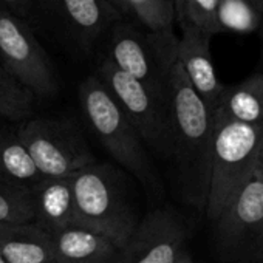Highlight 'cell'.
Instances as JSON below:
<instances>
[{
    "instance_id": "1",
    "label": "cell",
    "mask_w": 263,
    "mask_h": 263,
    "mask_svg": "<svg viewBox=\"0 0 263 263\" xmlns=\"http://www.w3.org/2000/svg\"><path fill=\"white\" fill-rule=\"evenodd\" d=\"M167 105L172 151L184 200L204 212L211 177L214 118L177 61L169 73Z\"/></svg>"
},
{
    "instance_id": "2",
    "label": "cell",
    "mask_w": 263,
    "mask_h": 263,
    "mask_svg": "<svg viewBox=\"0 0 263 263\" xmlns=\"http://www.w3.org/2000/svg\"><path fill=\"white\" fill-rule=\"evenodd\" d=\"M214 118L211 177L204 214L214 221L240 187L260 167L263 130Z\"/></svg>"
},
{
    "instance_id": "3",
    "label": "cell",
    "mask_w": 263,
    "mask_h": 263,
    "mask_svg": "<svg viewBox=\"0 0 263 263\" xmlns=\"http://www.w3.org/2000/svg\"><path fill=\"white\" fill-rule=\"evenodd\" d=\"M70 181L78 223L111 237L122 246L138 221L118 171L93 161L74 172Z\"/></svg>"
},
{
    "instance_id": "4",
    "label": "cell",
    "mask_w": 263,
    "mask_h": 263,
    "mask_svg": "<svg viewBox=\"0 0 263 263\" xmlns=\"http://www.w3.org/2000/svg\"><path fill=\"white\" fill-rule=\"evenodd\" d=\"M79 101L104 149L143 184L152 186L154 171L137 128L96 74L85 78L79 85Z\"/></svg>"
},
{
    "instance_id": "5",
    "label": "cell",
    "mask_w": 263,
    "mask_h": 263,
    "mask_svg": "<svg viewBox=\"0 0 263 263\" xmlns=\"http://www.w3.org/2000/svg\"><path fill=\"white\" fill-rule=\"evenodd\" d=\"M178 37L175 33H143L118 21L111 28L108 61L146 85L154 95L167 99V82L177 62Z\"/></svg>"
},
{
    "instance_id": "6",
    "label": "cell",
    "mask_w": 263,
    "mask_h": 263,
    "mask_svg": "<svg viewBox=\"0 0 263 263\" xmlns=\"http://www.w3.org/2000/svg\"><path fill=\"white\" fill-rule=\"evenodd\" d=\"M220 252L237 263L263 260V169L240 187L212 221Z\"/></svg>"
},
{
    "instance_id": "7",
    "label": "cell",
    "mask_w": 263,
    "mask_h": 263,
    "mask_svg": "<svg viewBox=\"0 0 263 263\" xmlns=\"http://www.w3.org/2000/svg\"><path fill=\"white\" fill-rule=\"evenodd\" d=\"M96 76L134 124L143 144L171 157L172 138L167 99L154 95L140 81L116 68L107 58L99 64Z\"/></svg>"
},
{
    "instance_id": "8",
    "label": "cell",
    "mask_w": 263,
    "mask_h": 263,
    "mask_svg": "<svg viewBox=\"0 0 263 263\" xmlns=\"http://www.w3.org/2000/svg\"><path fill=\"white\" fill-rule=\"evenodd\" d=\"M16 134L44 177L67 178L96 161L79 130L65 119H31Z\"/></svg>"
},
{
    "instance_id": "9",
    "label": "cell",
    "mask_w": 263,
    "mask_h": 263,
    "mask_svg": "<svg viewBox=\"0 0 263 263\" xmlns=\"http://www.w3.org/2000/svg\"><path fill=\"white\" fill-rule=\"evenodd\" d=\"M0 62L2 68L36 98L58 93L53 65L27 21L0 7Z\"/></svg>"
},
{
    "instance_id": "10",
    "label": "cell",
    "mask_w": 263,
    "mask_h": 263,
    "mask_svg": "<svg viewBox=\"0 0 263 263\" xmlns=\"http://www.w3.org/2000/svg\"><path fill=\"white\" fill-rule=\"evenodd\" d=\"M187 229L172 209L149 212L119 249L113 263H178L186 249Z\"/></svg>"
},
{
    "instance_id": "11",
    "label": "cell",
    "mask_w": 263,
    "mask_h": 263,
    "mask_svg": "<svg viewBox=\"0 0 263 263\" xmlns=\"http://www.w3.org/2000/svg\"><path fill=\"white\" fill-rule=\"evenodd\" d=\"M74 39L90 53L95 42L113 25L119 14L105 0H36Z\"/></svg>"
},
{
    "instance_id": "12",
    "label": "cell",
    "mask_w": 263,
    "mask_h": 263,
    "mask_svg": "<svg viewBox=\"0 0 263 263\" xmlns=\"http://www.w3.org/2000/svg\"><path fill=\"white\" fill-rule=\"evenodd\" d=\"M183 34L178 39L177 61L180 62L186 78L203 99L211 113L215 111L224 85L220 82L211 56V37L194 30L181 28Z\"/></svg>"
},
{
    "instance_id": "13",
    "label": "cell",
    "mask_w": 263,
    "mask_h": 263,
    "mask_svg": "<svg viewBox=\"0 0 263 263\" xmlns=\"http://www.w3.org/2000/svg\"><path fill=\"white\" fill-rule=\"evenodd\" d=\"M56 263H113L122 248L111 237L84 224H71L51 234Z\"/></svg>"
},
{
    "instance_id": "14",
    "label": "cell",
    "mask_w": 263,
    "mask_h": 263,
    "mask_svg": "<svg viewBox=\"0 0 263 263\" xmlns=\"http://www.w3.org/2000/svg\"><path fill=\"white\" fill-rule=\"evenodd\" d=\"M30 200L33 209V223L50 234L78 223L70 177H44L30 189Z\"/></svg>"
},
{
    "instance_id": "15",
    "label": "cell",
    "mask_w": 263,
    "mask_h": 263,
    "mask_svg": "<svg viewBox=\"0 0 263 263\" xmlns=\"http://www.w3.org/2000/svg\"><path fill=\"white\" fill-rule=\"evenodd\" d=\"M0 255L7 263L53 261L51 234L33 221L0 224Z\"/></svg>"
},
{
    "instance_id": "16",
    "label": "cell",
    "mask_w": 263,
    "mask_h": 263,
    "mask_svg": "<svg viewBox=\"0 0 263 263\" xmlns=\"http://www.w3.org/2000/svg\"><path fill=\"white\" fill-rule=\"evenodd\" d=\"M212 116L231 119L263 130V73L226 87Z\"/></svg>"
},
{
    "instance_id": "17",
    "label": "cell",
    "mask_w": 263,
    "mask_h": 263,
    "mask_svg": "<svg viewBox=\"0 0 263 263\" xmlns=\"http://www.w3.org/2000/svg\"><path fill=\"white\" fill-rule=\"evenodd\" d=\"M0 178L27 191L44 178L16 130L0 132Z\"/></svg>"
},
{
    "instance_id": "18",
    "label": "cell",
    "mask_w": 263,
    "mask_h": 263,
    "mask_svg": "<svg viewBox=\"0 0 263 263\" xmlns=\"http://www.w3.org/2000/svg\"><path fill=\"white\" fill-rule=\"evenodd\" d=\"M263 14L251 0H220L217 10V24L220 33L249 34L260 28Z\"/></svg>"
},
{
    "instance_id": "19",
    "label": "cell",
    "mask_w": 263,
    "mask_h": 263,
    "mask_svg": "<svg viewBox=\"0 0 263 263\" xmlns=\"http://www.w3.org/2000/svg\"><path fill=\"white\" fill-rule=\"evenodd\" d=\"M220 0H174L175 21L181 28H194L209 37L220 34L217 10Z\"/></svg>"
},
{
    "instance_id": "20",
    "label": "cell",
    "mask_w": 263,
    "mask_h": 263,
    "mask_svg": "<svg viewBox=\"0 0 263 263\" xmlns=\"http://www.w3.org/2000/svg\"><path fill=\"white\" fill-rule=\"evenodd\" d=\"M130 14H134L147 33H172L175 22L174 0H125Z\"/></svg>"
},
{
    "instance_id": "21",
    "label": "cell",
    "mask_w": 263,
    "mask_h": 263,
    "mask_svg": "<svg viewBox=\"0 0 263 263\" xmlns=\"http://www.w3.org/2000/svg\"><path fill=\"white\" fill-rule=\"evenodd\" d=\"M36 96L0 68V118L19 121L33 111Z\"/></svg>"
},
{
    "instance_id": "22",
    "label": "cell",
    "mask_w": 263,
    "mask_h": 263,
    "mask_svg": "<svg viewBox=\"0 0 263 263\" xmlns=\"http://www.w3.org/2000/svg\"><path fill=\"white\" fill-rule=\"evenodd\" d=\"M33 221L30 191L0 178V224Z\"/></svg>"
},
{
    "instance_id": "23",
    "label": "cell",
    "mask_w": 263,
    "mask_h": 263,
    "mask_svg": "<svg viewBox=\"0 0 263 263\" xmlns=\"http://www.w3.org/2000/svg\"><path fill=\"white\" fill-rule=\"evenodd\" d=\"M33 2L34 0H0V7L25 21L33 13Z\"/></svg>"
},
{
    "instance_id": "24",
    "label": "cell",
    "mask_w": 263,
    "mask_h": 263,
    "mask_svg": "<svg viewBox=\"0 0 263 263\" xmlns=\"http://www.w3.org/2000/svg\"><path fill=\"white\" fill-rule=\"evenodd\" d=\"M105 2L119 14V17H125V16H130V11H128V7H127V2L125 0H105Z\"/></svg>"
},
{
    "instance_id": "25",
    "label": "cell",
    "mask_w": 263,
    "mask_h": 263,
    "mask_svg": "<svg viewBox=\"0 0 263 263\" xmlns=\"http://www.w3.org/2000/svg\"><path fill=\"white\" fill-rule=\"evenodd\" d=\"M178 263H194V260H192V257H191V254L186 251L184 254H183V257L180 258V261Z\"/></svg>"
},
{
    "instance_id": "26",
    "label": "cell",
    "mask_w": 263,
    "mask_h": 263,
    "mask_svg": "<svg viewBox=\"0 0 263 263\" xmlns=\"http://www.w3.org/2000/svg\"><path fill=\"white\" fill-rule=\"evenodd\" d=\"M254 7L263 14V0H254Z\"/></svg>"
},
{
    "instance_id": "27",
    "label": "cell",
    "mask_w": 263,
    "mask_h": 263,
    "mask_svg": "<svg viewBox=\"0 0 263 263\" xmlns=\"http://www.w3.org/2000/svg\"><path fill=\"white\" fill-rule=\"evenodd\" d=\"M260 167L263 169V143H261V154H260Z\"/></svg>"
},
{
    "instance_id": "28",
    "label": "cell",
    "mask_w": 263,
    "mask_h": 263,
    "mask_svg": "<svg viewBox=\"0 0 263 263\" xmlns=\"http://www.w3.org/2000/svg\"><path fill=\"white\" fill-rule=\"evenodd\" d=\"M0 263H7V261H5V260L2 258V255H0Z\"/></svg>"
},
{
    "instance_id": "29",
    "label": "cell",
    "mask_w": 263,
    "mask_h": 263,
    "mask_svg": "<svg viewBox=\"0 0 263 263\" xmlns=\"http://www.w3.org/2000/svg\"><path fill=\"white\" fill-rule=\"evenodd\" d=\"M47 263H56V261H47Z\"/></svg>"
},
{
    "instance_id": "30",
    "label": "cell",
    "mask_w": 263,
    "mask_h": 263,
    "mask_svg": "<svg viewBox=\"0 0 263 263\" xmlns=\"http://www.w3.org/2000/svg\"><path fill=\"white\" fill-rule=\"evenodd\" d=\"M251 2H252V5H254V0H251Z\"/></svg>"
}]
</instances>
